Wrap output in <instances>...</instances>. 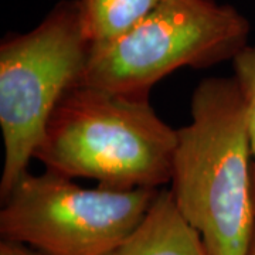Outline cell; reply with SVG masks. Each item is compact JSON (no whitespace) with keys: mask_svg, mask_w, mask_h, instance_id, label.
I'll return each instance as SVG.
<instances>
[{"mask_svg":"<svg viewBox=\"0 0 255 255\" xmlns=\"http://www.w3.org/2000/svg\"><path fill=\"white\" fill-rule=\"evenodd\" d=\"M177 129L172 196L210 255H247L255 234L251 133L234 77H210Z\"/></svg>","mask_w":255,"mask_h":255,"instance_id":"cell-1","label":"cell"},{"mask_svg":"<svg viewBox=\"0 0 255 255\" xmlns=\"http://www.w3.org/2000/svg\"><path fill=\"white\" fill-rule=\"evenodd\" d=\"M177 130L146 94L77 84L55 107L34 159L65 177L114 189H159L172 182Z\"/></svg>","mask_w":255,"mask_h":255,"instance_id":"cell-2","label":"cell"},{"mask_svg":"<svg viewBox=\"0 0 255 255\" xmlns=\"http://www.w3.org/2000/svg\"><path fill=\"white\" fill-rule=\"evenodd\" d=\"M91 47L78 0L58 1L33 30L1 41V200L27 172L55 107L81 80Z\"/></svg>","mask_w":255,"mask_h":255,"instance_id":"cell-3","label":"cell"},{"mask_svg":"<svg viewBox=\"0 0 255 255\" xmlns=\"http://www.w3.org/2000/svg\"><path fill=\"white\" fill-rule=\"evenodd\" d=\"M250 21L216 0H162L117 40L92 46L78 84L119 94H149L183 67L207 68L248 46Z\"/></svg>","mask_w":255,"mask_h":255,"instance_id":"cell-4","label":"cell"},{"mask_svg":"<svg viewBox=\"0 0 255 255\" xmlns=\"http://www.w3.org/2000/svg\"><path fill=\"white\" fill-rule=\"evenodd\" d=\"M157 193L84 189L50 170L26 172L1 200V240L44 255H108L142 223Z\"/></svg>","mask_w":255,"mask_h":255,"instance_id":"cell-5","label":"cell"},{"mask_svg":"<svg viewBox=\"0 0 255 255\" xmlns=\"http://www.w3.org/2000/svg\"><path fill=\"white\" fill-rule=\"evenodd\" d=\"M108 255H210L200 234L179 211L172 191L159 190L129 237Z\"/></svg>","mask_w":255,"mask_h":255,"instance_id":"cell-6","label":"cell"},{"mask_svg":"<svg viewBox=\"0 0 255 255\" xmlns=\"http://www.w3.org/2000/svg\"><path fill=\"white\" fill-rule=\"evenodd\" d=\"M82 27L92 46L117 40L155 9L162 0H78Z\"/></svg>","mask_w":255,"mask_h":255,"instance_id":"cell-7","label":"cell"},{"mask_svg":"<svg viewBox=\"0 0 255 255\" xmlns=\"http://www.w3.org/2000/svg\"><path fill=\"white\" fill-rule=\"evenodd\" d=\"M231 61L234 67V80L246 104L253 156L255 157V44L244 47Z\"/></svg>","mask_w":255,"mask_h":255,"instance_id":"cell-8","label":"cell"},{"mask_svg":"<svg viewBox=\"0 0 255 255\" xmlns=\"http://www.w3.org/2000/svg\"><path fill=\"white\" fill-rule=\"evenodd\" d=\"M0 255H44L38 253L36 250L30 248L23 244H17V243H11V241H6L1 240L0 243Z\"/></svg>","mask_w":255,"mask_h":255,"instance_id":"cell-9","label":"cell"},{"mask_svg":"<svg viewBox=\"0 0 255 255\" xmlns=\"http://www.w3.org/2000/svg\"><path fill=\"white\" fill-rule=\"evenodd\" d=\"M247 255H255V234H254V238H253V243H251V247H250V250H248Z\"/></svg>","mask_w":255,"mask_h":255,"instance_id":"cell-10","label":"cell"},{"mask_svg":"<svg viewBox=\"0 0 255 255\" xmlns=\"http://www.w3.org/2000/svg\"><path fill=\"white\" fill-rule=\"evenodd\" d=\"M254 197H255V172H254Z\"/></svg>","mask_w":255,"mask_h":255,"instance_id":"cell-11","label":"cell"}]
</instances>
